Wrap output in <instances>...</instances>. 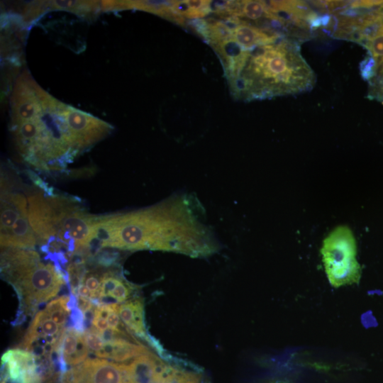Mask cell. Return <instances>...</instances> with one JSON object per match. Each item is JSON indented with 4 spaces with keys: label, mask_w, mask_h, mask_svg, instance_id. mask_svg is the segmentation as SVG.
<instances>
[{
    "label": "cell",
    "mask_w": 383,
    "mask_h": 383,
    "mask_svg": "<svg viewBox=\"0 0 383 383\" xmlns=\"http://www.w3.org/2000/svg\"><path fill=\"white\" fill-rule=\"evenodd\" d=\"M218 53L229 72L232 89L247 99L299 94L312 89L316 82L299 43L292 38L282 36L249 49L229 40Z\"/></svg>",
    "instance_id": "cell-1"
},
{
    "label": "cell",
    "mask_w": 383,
    "mask_h": 383,
    "mask_svg": "<svg viewBox=\"0 0 383 383\" xmlns=\"http://www.w3.org/2000/svg\"><path fill=\"white\" fill-rule=\"evenodd\" d=\"M126 213L99 216L94 229L93 240L100 247L126 250L152 249L204 255L214 250L205 240L204 227L194 221L187 206L179 213L174 203ZM91 242V243H92Z\"/></svg>",
    "instance_id": "cell-2"
},
{
    "label": "cell",
    "mask_w": 383,
    "mask_h": 383,
    "mask_svg": "<svg viewBox=\"0 0 383 383\" xmlns=\"http://www.w3.org/2000/svg\"><path fill=\"white\" fill-rule=\"evenodd\" d=\"M1 270L4 278L16 291L21 304L29 312L52 299L60 292L66 277L59 267L41 262L30 249L4 248Z\"/></svg>",
    "instance_id": "cell-3"
},
{
    "label": "cell",
    "mask_w": 383,
    "mask_h": 383,
    "mask_svg": "<svg viewBox=\"0 0 383 383\" xmlns=\"http://www.w3.org/2000/svg\"><path fill=\"white\" fill-rule=\"evenodd\" d=\"M321 252L326 273L333 287L359 282L361 269L356 258V240L348 226L335 228L323 240Z\"/></svg>",
    "instance_id": "cell-4"
},
{
    "label": "cell",
    "mask_w": 383,
    "mask_h": 383,
    "mask_svg": "<svg viewBox=\"0 0 383 383\" xmlns=\"http://www.w3.org/2000/svg\"><path fill=\"white\" fill-rule=\"evenodd\" d=\"M54 209L55 237L70 250L87 247L94 237L97 218L65 198L50 196Z\"/></svg>",
    "instance_id": "cell-5"
},
{
    "label": "cell",
    "mask_w": 383,
    "mask_h": 383,
    "mask_svg": "<svg viewBox=\"0 0 383 383\" xmlns=\"http://www.w3.org/2000/svg\"><path fill=\"white\" fill-rule=\"evenodd\" d=\"M63 114L73 146L78 153L105 138L113 129L109 123L67 104Z\"/></svg>",
    "instance_id": "cell-6"
},
{
    "label": "cell",
    "mask_w": 383,
    "mask_h": 383,
    "mask_svg": "<svg viewBox=\"0 0 383 383\" xmlns=\"http://www.w3.org/2000/svg\"><path fill=\"white\" fill-rule=\"evenodd\" d=\"M61 383H126L125 363L87 359L61 374Z\"/></svg>",
    "instance_id": "cell-7"
},
{
    "label": "cell",
    "mask_w": 383,
    "mask_h": 383,
    "mask_svg": "<svg viewBox=\"0 0 383 383\" xmlns=\"http://www.w3.org/2000/svg\"><path fill=\"white\" fill-rule=\"evenodd\" d=\"M28 216L37 236L48 242L55 239L54 209L49 196L46 197L40 192L30 195L28 197Z\"/></svg>",
    "instance_id": "cell-8"
},
{
    "label": "cell",
    "mask_w": 383,
    "mask_h": 383,
    "mask_svg": "<svg viewBox=\"0 0 383 383\" xmlns=\"http://www.w3.org/2000/svg\"><path fill=\"white\" fill-rule=\"evenodd\" d=\"M166 367L151 352L125 363L126 383H158Z\"/></svg>",
    "instance_id": "cell-9"
},
{
    "label": "cell",
    "mask_w": 383,
    "mask_h": 383,
    "mask_svg": "<svg viewBox=\"0 0 383 383\" xmlns=\"http://www.w3.org/2000/svg\"><path fill=\"white\" fill-rule=\"evenodd\" d=\"M55 350L67 365L75 366L86 360L89 349L83 333L71 327L64 329Z\"/></svg>",
    "instance_id": "cell-10"
},
{
    "label": "cell",
    "mask_w": 383,
    "mask_h": 383,
    "mask_svg": "<svg viewBox=\"0 0 383 383\" xmlns=\"http://www.w3.org/2000/svg\"><path fill=\"white\" fill-rule=\"evenodd\" d=\"M118 314L128 331L151 344L146 333L144 318V304L140 299H133L120 304Z\"/></svg>",
    "instance_id": "cell-11"
},
{
    "label": "cell",
    "mask_w": 383,
    "mask_h": 383,
    "mask_svg": "<svg viewBox=\"0 0 383 383\" xmlns=\"http://www.w3.org/2000/svg\"><path fill=\"white\" fill-rule=\"evenodd\" d=\"M36 237L30 224L28 211L22 213L11 229L1 235V246L4 248H33Z\"/></svg>",
    "instance_id": "cell-12"
},
{
    "label": "cell",
    "mask_w": 383,
    "mask_h": 383,
    "mask_svg": "<svg viewBox=\"0 0 383 383\" xmlns=\"http://www.w3.org/2000/svg\"><path fill=\"white\" fill-rule=\"evenodd\" d=\"M150 352L140 343L125 338H117L105 343L102 350L96 355L99 358H109L118 362H126Z\"/></svg>",
    "instance_id": "cell-13"
},
{
    "label": "cell",
    "mask_w": 383,
    "mask_h": 383,
    "mask_svg": "<svg viewBox=\"0 0 383 383\" xmlns=\"http://www.w3.org/2000/svg\"><path fill=\"white\" fill-rule=\"evenodd\" d=\"M40 13L51 10H64L84 18L94 19L101 11L99 1H38Z\"/></svg>",
    "instance_id": "cell-14"
},
{
    "label": "cell",
    "mask_w": 383,
    "mask_h": 383,
    "mask_svg": "<svg viewBox=\"0 0 383 383\" xmlns=\"http://www.w3.org/2000/svg\"><path fill=\"white\" fill-rule=\"evenodd\" d=\"M26 197L18 193L1 192V235L6 233L19 216L28 211Z\"/></svg>",
    "instance_id": "cell-15"
},
{
    "label": "cell",
    "mask_w": 383,
    "mask_h": 383,
    "mask_svg": "<svg viewBox=\"0 0 383 383\" xmlns=\"http://www.w3.org/2000/svg\"><path fill=\"white\" fill-rule=\"evenodd\" d=\"M70 296H62L50 301L44 310L58 325L65 327L67 317L71 313L70 307Z\"/></svg>",
    "instance_id": "cell-16"
},
{
    "label": "cell",
    "mask_w": 383,
    "mask_h": 383,
    "mask_svg": "<svg viewBox=\"0 0 383 383\" xmlns=\"http://www.w3.org/2000/svg\"><path fill=\"white\" fill-rule=\"evenodd\" d=\"M133 289L132 284L121 277L108 297L115 300L116 303L122 304L128 300Z\"/></svg>",
    "instance_id": "cell-17"
},
{
    "label": "cell",
    "mask_w": 383,
    "mask_h": 383,
    "mask_svg": "<svg viewBox=\"0 0 383 383\" xmlns=\"http://www.w3.org/2000/svg\"><path fill=\"white\" fill-rule=\"evenodd\" d=\"M83 334L89 349L94 352L95 355L102 350L105 342L97 330L91 326L85 330Z\"/></svg>",
    "instance_id": "cell-18"
},
{
    "label": "cell",
    "mask_w": 383,
    "mask_h": 383,
    "mask_svg": "<svg viewBox=\"0 0 383 383\" xmlns=\"http://www.w3.org/2000/svg\"><path fill=\"white\" fill-rule=\"evenodd\" d=\"M101 279L96 274H88L84 276L82 283H83L91 292L93 299L99 298V290L101 286Z\"/></svg>",
    "instance_id": "cell-19"
},
{
    "label": "cell",
    "mask_w": 383,
    "mask_h": 383,
    "mask_svg": "<svg viewBox=\"0 0 383 383\" xmlns=\"http://www.w3.org/2000/svg\"><path fill=\"white\" fill-rule=\"evenodd\" d=\"M91 327L97 330L99 332H102L108 329L109 326L107 320L105 318L97 314H94Z\"/></svg>",
    "instance_id": "cell-20"
},
{
    "label": "cell",
    "mask_w": 383,
    "mask_h": 383,
    "mask_svg": "<svg viewBox=\"0 0 383 383\" xmlns=\"http://www.w3.org/2000/svg\"><path fill=\"white\" fill-rule=\"evenodd\" d=\"M76 296L77 301V307L82 311L83 313L90 310L94 307V306H95L92 301L88 298L80 296Z\"/></svg>",
    "instance_id": "cell-21"
},
{
    "label": "cell",
    "mask_w": 383,
    "mask_h": 383,
    "mask_svg": "<svg viewBox=\"0 0 383 383\" xmlns=\"http://www.w3.org/2000/svg\"><path fill=\"white\" fill-rule=\"evenodd\" d=\"M75 290L76 291H74V292H76L77 296L88 298L91 300L93 299V296H92L91 292L83 283L80 284Z\"/></svg>",
    "instance_id": "cell-22"
}]
</instances>
